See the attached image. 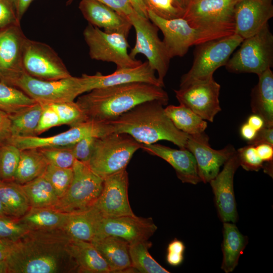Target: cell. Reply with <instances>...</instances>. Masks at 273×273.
I'll return each instance as SVG.
<instances>
[{
  "instance_id": "6da1fadb",
  "label": "cell",
  "mask_w": 273,
  "mask_h": 273,
  "mask_svg": "<svg viewBox=\"0 0 273 273\" xmlns=\"http://www.w3.org/2000/svg\"><path fill=\"white\" fill-rule=\"evenodd\" d=\"M63 229L30 230L13 243L6 259L9 273L78 272Z\"/></svg>"
},
{
  "instance_id": "7a4b0ae2",
  "label": "cell",
  "mask_w": 273,
  "mask_h": 273,
  "mask_svg": "<svg viewBox=\"0 0 273 273\" xmlns=\"http://www.w3.org/2000/svg\"><path fill=\"white\" fill-rule=\"evenodd\" d=\"M168 100L162 87L135 82L93 89L79 96L76 102L87 120L107 122L142 103L158 101L166 105Z\"/></svg>"
},
{
  "instance_id": "3957f363",
  "label": "cell",
  "mask_w": 273,
  "mask_h": 273,
  "mask_svg": "<svg viewBox=\"0 0 273 273\" xmlns=\"http://www.w3.org/2000/svg\"><path fill=\"white\" fill-rule=\"evenodd\" d=\"M158 101L142 103L118 118L107 122L114 132L126 133L141 144L165 140L180 149L186 148L189 134L178 129Z\"/></svg>"
},
{
  "instance_id": "277c9868",
  "label": "cell",
  "mask_w": 273,
  "mask_h": 273,
  "mask_svg": "<svg viewBox=\"0 0 273 273\" xmlns=\"http://www.w3.org/2000/svg\"><path fill=\"white\" fill-rule=\"evenodd\" d=\"M148 19L162 32L163 41L171 59L183 57L193 46L234 33L232 31L195 27L183 18L166 20L150 11H147Z\"/></svg>"
},
{
  "instance_id": "5b68a950",
  "label": "cell",
  "mask_w": 273,
  "mask_h": 273,
  "mask_svg": "<svg viewBox=\"0 0 273 273\" xmlns=\"http://www.w3.org/2000/svg\"><path fill=\"white\" fill-rule=\"evenodd\" d=\"M141 145L124 133L113 132L97 138L88 165L94 172L104 179L126 169Z\"/></svg>"
},
{
  "instance_id": "8992f818",
  "label": "cell",
  "mask_w": 273,
  "mask_h": 273,
  "mask_svg": "<svg viewBox=\"0 0 273 273\" xmlns=\"http://www.w3.org/2000/svg\"><path fill=\"white\" fill-rule=\"evenodd\" d=\"M243 39L234 33L196 46L192 66L181 76L179 87L213 76L214 72L218 68L226 65L231 55Z\"/></svg>"
},
{
  "instance_id": "52a82bcc",
  "label": "cell",
  "mask_w": 273,
  "mask_h": 273,
  "mask_svg": "<svg viewBox=\"0 0 273 273\" xmlns=\"http://www.w3.org/2000/svg\"><path fill=\"white\" fill-rule=\"evenodd\" d=\"M224 66L232 73L258 76L273 65V35L268 23L254 35L243 39Z\"/></svg>"
},
{
  "instance_id": "ba28073f",
  "label": "cell",
  "mask_w": 273,
  "mask_h": 273,
  "mask_svg": "<svg viewBox=\"0 0 273 273\" xmlns=\"http://www.w3.org/2000/svg\"><path fill=\"white\" fill-rule=\"evenodd\" d=\"M16 87L36 102L52 104L74 101L82 94L88 92L86 78L81 77H69L56 80H43L24 73L13 83Z\"/></svg>"
},
{
  "instance_id": "9c48e42d",
  "label": "cell",
  "mask_w": 273,
  "mask_h": 273,
  "mask_svg": "<svg viewBox=\"0 0 273 273\" xmlns=\"http://www.w3.org/2000/svg\"><path fill=\"white\" fill-rule=\"evenodd\" d=\"M73 177L68 189L53 208L64 213L79 212L94 206L102 192L104 179L97 174L88 163L75 160Z\"/></svg>"
},
{
  "instance_id": "30bf717a",
  "label": "cell",
  "mask_w": 273,
  "mask_h": 273,
  "mask_svg": "<svg viewBox=\"0 0 273 273\" xmlns=\"http://www.w3.org/2000/svg\"><path fill=\"white\" fill-rule=\"evenodd\" d=\"M129 21L136 35L135 45L129 53L130 57L135 59L139 54L144 55L151 67L157 72L159 81L164 85V78L171 58L163 40L159 37L158 28L148 18L136 12L130 17Z\"/></svg>"
},
{
  "instance_id": "8fae6325",
  "label": "cell",
  "mask_w": 273,
  "mask_h": 273,
  "mask_svg": "<svg viewBox=\"0 0 273 273\" xmlns=\"http://www.w3.org/2000/svg\"><path fill=\"white\" fill-rule=\"evenodd\" d=\"M83 35L93 60L113 63L117 69L135 67L142 63L130 57L127 37L121 33L107 32L88 23Z\"/></svg>"
},
{
  "instance_id": "7c38bea8",
  "label": "cell",
  "mask_w": 273,
  "mask_h": 273,
  "mask_svg": "<svg viewBox=\"0 0 273 273\" xmlns=\"http://www.w3.org/2000/svg\"><path fill=\"white\" fill-rule=\"evenodd\" d=\"M22 63L25 73L43 80H56L71 76L56 52L47 43L26 37Z\"/></svg>"
},
{
  "instance_id": "4fadbf2b",
  "label": "cell",
  "mask_w": 273,
  "mask_h": 273,
  "mask_svg": "<svg viewBox=\"0 0 273 273\" xmlns=\"http://www.w3.org/2000/svg\"><path fill=\"white\" fill-rule=\"evenodd\" d=\"M113 132L112 126L108 122L87 120L70 127L68 130L53 136L11 137L8 142L21 150L31 148L67 147L74 145L86 136L100 138Z\"/></svg>"
},
{
  "instance_id": "5bb4252c",
  "label": "cell",
  "mask_w": 273,
  "mask_h": 273,
  "mask_svg": "<svg viewBox=\"0 0 273 273\" xmlns=\"http://www.w3.org/2000/svg\"><path fill=\"white\" fill-rule=\"evenodd\" d=\"M239 0H193L183 18L195 27L235 32L234 12Z\"/></svg>"
},
{
  "instance_id": "9a60e30c",
  "label": "cell",
  "mask_w": 273,
  "mask_h": 273,
  "mask_svg": "<svg viewBox=\"0 0 273 273\" xmlns=\"http://www.w3.org/2000/svg\"><path fill=\"white\" fill-rule=\"evenodd\" d=\"M220 85L213 76L195 81L174 90L180 104L188 107L205 120L213 122L221 111L219 96Z\"/></svg>"
},
{
  "instance_id": "2e32d148",
  "label": "cell",
  "mask_w": 273,
  "mask_h": 273,
  "mask_svg": "<svg viewBox=\"0 0 273 273\" xmlns=\"http://www.w3.org/2000/svg\"><path fill=\"white\" fill-rule=\"evenodd\" d=\"M209 138L204 132L189 135L186 149L194 155L201 181L209 183L219 172L220 167L234 154L236 150L228 145L220 150L210 147Z\"/></svg>"
},
{
  "instance_id": "e0dca14e",
  "label": "cell",
  "mask_w": 273,
  "mask_h": 273,
  "mask_svg": "<svg viewBox=\"0 0 273 273\" xmlns=\"http://www.w3.org/2000/svg\"><path fill=\"white\" fill-rule=\"evenodd\" d=\"M26 37L20 24L0 29V82L12 86L25 73L22 53Z\"/></svg>"
},
{
  "instance_id": "ac0fdd59",
  "label": "cell",
  "mask_w": 273,
  "mask_h": 273,
  "mask_svg": "<svg viewBox=\"0 0 273 273\" xmlns=\"http://www.w3.org/2000/svg\"><path fill=\"white\" fill-rule=\"evenodd\" d=\"M128 175L126 169L105 177L94 206L103 218L134 214L128 196Z\"/></svg>"
},
{
  "instance_id": "d6986e66",
  "label": "cell",
  "mask_w": 273,
  "mask_h": 273,
  "mask_svg": "<svg viewBox=\"0 0 273 273\" xmlns=\"http://www.w3.org/2000/svg\"><path fill=\"white\" fill-rule=\"evenodd\" d=\"M240 166L237 151L224 164L222 170L211 180L218 216L222 222L236 223L238 219L234 191V177Z\"/></svg>"
},
{
  "instance_id": "ffe728a7",
  "label": "cell",
  "mask_w": 273,
  "mask_h": 273,
  "mask_svg": "<svg viewBox=\"0 0 273 273\" xmlns=\"http://www.w3.org/2000/svg\"><path fill=\"white\" fill-rule=\"evenodd\" d=\"M157 229L152 218L139 217L135 214L103 218L100 222L95 240L107 236H114L131 244L149 240Z\"/></svg>"
},
{
  "instance_id": "44dd1931",
  "label": "cell",
  "mask_w": 273,
  "mask_h": 273,
  "mask_svg": "<svg viewBox=\"0 0 273 273\" xmlns=\"http://www.w3.org/2000/svg\"><path fill=\"white\" fill-rule=\"evenodd\" d=\"M272 17V0H239L234 12L235 33L243 39L252 36Z\"/></svg>"
},
{
  "instance_id": "7402d4cb",
  "label": "cell",
  "mask_w": 273,
  "mask_h": 273,
  "mask_svg": "<svg viewBox=\"0 0 273 273\" xmlns=\"http://www.w3.org/2000/svg\"><path fill=\"white\" fill-rule=\"evenodd\" d=\"M84 74L88 92L96 88L135 82L164 86L155 76V71L147 61L135 67L116 69L113 73L108 75H103L100 72L92 75Z\"/></svg>"
},
{
  "instance_id": "603a6c76",
  "label": "cell",
  "mask_w": 273,
  "mask_h": 273,
  "mask_svg": "<svg viewBox=\"0 0 273 273\" xmlns=\"http://www.w3.org/2000/svg\"><path fill=\"white\" fill-rule=\"evenodd\" d=\"M141 148L168 162L183 183L196 185L201 181L195 158L186 148L175 149L155 143L142 144Z\"/></svg>"
},
{
  "instance_id": "cb8c5ba5",
  "label": "cell",
  "mask_w": 273,
  "mask_h": 273,
  "mask_svg": "<svg viewBox=\"0 0 273 273\" xmlns=\"http://www.w3.org/2000/svg\"><path fill=\"white\" fill-rule=\"evenodd\" d=\"M78 8L88 23L107 32H117L128 37L130 21L97 0H81Z\"/></svg>"
},
{
  "instance_id": "d4e9b609",
  "label": "cell",
  "mask_w": 273,
  "mask_h": 273,
  "mask_svg": "<svg viewBox=\"0 0 273 273\" xmlns=\"http://www.w3.org/2000/svg\"><path fill=\"white\" fill-rule=\"evenodd\" d=\"M110 266L112 272H132L129 243L114 236H107L91 242Z\"/></svg>"
},
{
  "instance_id": "484cf974",
  "label": "cell",
  "mask_w": 273,
  "mask_h": 273,
  "mask_svg": "<svg viewBox=\"0 0 273 273\" xmlns=\"http://www.w3.org/2000/svg\"><path fill=\"white\" fill-rule=\"evenodd\" d=\"M103 218L93 206L83 211L68 213L63 229L73 239L91 242L97 238Z\"/></svg>"
},
{
  "instance_id": "4316f807",
  "label": "cell",
  "mask_w": 273,
  "mask_h": 273,
  "mask_svg": "<svg viewBox=\"0 0 273 273\" xmlns=\"http://www.w3.org/2000/svg\"><path fill=\"white\" fill-rule=\"evenodd\" d=\"M258 76L251 94V110L263 118L264 126L273 127V73L268 68Z\"/></svg>"
},
{
  "instance_id": "83f0119b",
  "label": "cell",
  "mask_w": 273,
  "mask_h": 273,
  "mask_svg": "<svg viewBox=\"0 0 273 273\" xmlns=\"http://www.w3.org/2000/svg\"><path fill=\"white\" fill-rule=\"evenodd\" d=\"M69 249L77 265L78 272H112L107 262L91 242L71 238Z\"/></svg>"
},
{
  "instance_id": "f1b7e54d",
  "label": "cell",
  "mask_w": 273,
  "mask_h": 273,
  "mask_svg": "<svg viewBox=\"0 0 273 273\" xmlns=\"http://www.w3.org/2000/svg\"><path fill=\"white\" fill-rule=\"evenodd\" d=\"M222 234L223 257L221 268L225 273H229L237 266L240 256L243 253L248 239L233 222H223Z\"/></svg>"
},
{
  "instance_id": "f546056e",
  "label": "cell",
  "mask_w": 273,
  "mask_h": 273,
  "mask_svg": "<svg viewBox=\"0 0 273 273\" xmlns=\"http://www.w3.org/2000/svg\"><path fill=\"white\" fill-rule=\"evenodd\" d=\"M49 162L38 149L21 150L14 181L23 185L42 175Z\"/></svg>"
},
{
  "instance_id": "4dcf8cb0",
  "label": "cell",
  "mask_w": 273,
  "mask_h": 273,
  "mask_svg": "<svg viewBox=\"0 0 273 273\" xmlns=\"http://www.w3.org/2000/svg\"><path fill=\"white\" fill-rule=\"evenodd\" d=\"M0 200L7 215L20 218L30 206L22 185L15 181L0 180Z\"/></svg>"
},
{
  "instance_id": "1f68e13d",
  "label": "cell",
  "mask_w": 273,
  "mask_h": 273,
  "mask_svg": "<svg viewBox=\"0 0 273 273\" xmlns=\"http://www.w3.org/2000/svg\"><path fill=\"white\" fill-rule=\"evenodd\" d=\"M68 214L53 208L30 207L20 218L29 230L63 229Z\"/></svg>"
},
{
  "instance_id": "d6a6232c",
  "label": "cell",
  "mask_w": 273,
  "mask_h": 273,
  "mask_svg": "<svg viewBox=\"0 0 273 273\" xmlns=\"http://www.w3.org/2000/svg\"><path fill=\"white\" fill-rule=\"evenodd\" d=\"M21 185L30 207L53 208L59 200L54 188L43 174Z\"/></svg>"
},
{
  "instance_id": "836d02e7",
  "label": "cell",
  "mask_w": 273,
  "mask_h": 273,
  "mask_svg": "<svg viewBox=\"0 0 273 273\" xmlns=\"http://www.w3.org/2000/svg\"><path fill=\"white\" fill-rule=\"evenodd\" d=\"M164 111L174 125L188 134L204 132L207 127L205 120L182 104L169 105L164 108Z\"/></svg>"
},
{
  "instance_id": "e575fe53",
  "label": "cell",
  "mask_w": 273,
  "mask_h": 273,
  "mask_svg": "<svg viewBox=\"0 0 273 273\" xmlns=\"http://www.w3.org/2000/svg\"><path fill=\"white\" fill-rule=\"evenodd\" d=\"M43 109L42 104L36 102L17 113L9 115L12 137L36 136L35 131Z\"/></svg>"
},
{
  "instance_id": "d590c367",
  "label": "cell",
  "mask_w": 273,
  "mask_h": 273,
  "mask_svg": "<svg viewBox=\"0 0 273 273\" xmlns=\"http://www.w3.org/2000/svg\"><path fill=\"white\" fill-rule=\"evenodd\" d=\"M152 246L149 240L129 244V253L132 267L143 273H169L150 255L148 249Z\"/></svg>"
},
{
  "instance_id": "8d00e7d4",
  "label": "cell",
  "mask_w": 273,
  "mask_h": 273,
  "mask_svg": "<svg viewBox=\"0 0 273 273\" xmlns=\"http://www.w3.org/2000/svg\"><path fill=\"white\" fill-rule=\"evenodd\" d=\"M36 102L20 89L0 82L1 111L13 114Z\"/></svg>"
},
{
  "instance_id": "74e56055",
  "label": "cell",
  "mask_w": 273,
  "mask_h": 273,
  "mask_svg": "<svg viewBox=\"0 0 273 273\" xmlns=\"http://www.w3.org/2000/svg\"><path fill=\"white\" fill-rule=\"evenodd\" d=\"M20 154L21 150L8 142L0 145V180L14 181Z\"/></svg>"
},
{
  "instance_id": "f35d334b",
  "label": "cell",
  "mask_w": 273,
  "mask_h": 273,
  "mask_svg": "<svg viewBox=\"0 0 273 273\" xmlns=\"http://www.w3.org/2000/svg\"><path fill=\"white\" fill-rule=\"evenodd\" d=\"M50 104L56 111L61 125L73 127L87 120L85 113L74 101Z\"/></svg>"
},
{
  "instance_id": "ab89813d",
  "label": "cell",
  "mask_w": 273,
  "mask_h": 273,
  "mask_svg": "<svg viewBox=\"0 0 273 273\" xmlns=\"http://www.w3.org/2000/svg\"><path fill=\"white\" fill-rule=\"evenodd\" d=\"M43 175L50 183L59 198L62 197L68 189L73 177L72 168H61L49 164Z\"/></svg>"
},
{
  "instance_id": "60d3db41",
  "label": "cell",
  "mask_w": 273,
  "mask_h": 273,
  "mask_svg": "<svg viewBox=\"0 0 273 273\" xmlns=\"http://www.w3.org/2000/svg\"><path fill=\"white\" fill-rule=\"evenodd\" d=\"M49 164L61 168H72L76 160L73 146L39 148Z\"/></svg>"
},
{
  "instance_id": "b9f144b4",
  "label": "cell",
  "mask_w": 273,
  "mask_h": 273,
  "mask_svg": "<svg viewBox=\"0 0 273 273\" xmlns=\"http://www.w3.org/2000/svg\"><path fill=\"white\" fill-rule=\"evenodd\" d=\"M147 11L166 20L183 18L185 12L180 9L174 0H143Z\"/></svg>"
},
{
  "instance_id": "7bdbcfd3",
  "label": "cell",
  "mask_w": 273,
  "mask_h": 273,
  "mask_svg": "<svg viewBox=\"0 0 273 273\" xmlns=\"http://www.w3.org/2000/svg\"><path fill=\"white\" fill-rule=\"evenodd\" d=\"M29 231L20 218L0 216V239L15 242Z\"/></svg>"
},
{
  "instance_id": "ee69618b",
  "label": "cell",
  "mask_w": 273,
  "mask_h": 273,
  "mask_svg": "<svg viewBox=\"0 0 273 273\" xmlns=\"http://www.w3.org/2000/svg\"><path fill=\"white\" fill-rule=\"evenodd\" d=\"M237 151L240 166L247 171H259L262 168L263 162L259 157L255 146L247 144Z\"/></svg>"
},
{
  "instance_id": "f6af8a7d",
  "label": "cell",
  "mask_w": 273,
  "mask_h": 273,
  "mask_svg": "<svg viewBox=\"0 0 273 273\" xmlns=\"http://www.w3.org/2000/svg\"><path fill=\"white\" fill-rule=\"evenodd\" d=\"M43 105V111L35 131L36 136L52 127L61 125L59 117L52 106L50 104Z\"/></svg>"
},
{
  "instance_id": "bcb514c9",
  "label": "cell",
  "mask_w": 273,
  "mask_h": 273,
  "mask_svg": "<svg viewBox=\"0 0 273 273\" xmlns=\"http://www.w3.org/2000/svg\"><path fill=\"white\" fill-rule=\"evenodd\" d=\"M20 22L13 0H0V29Z\"/></svg>"
},
{
  "instance_id": "7dc6e473",
  "label": "cell",
  "mask_w": 273,
  "mask_h": 273,
  "mask_svg": "<svg viewBox=\"0 0 273 273\" xmlns=\"http://www.w3.org/2000/svg\"><path fill=\"white\" fill-rule=\"evenodd\" d=\"M96 137L88 136L81 139L73 145L76 160L88 163L92 154Z\"/></svg>"
},
{
  "instance_id": "c3c4849f",
  "label": "cell",
  "mask_w": 273,
  "mask_h": 273,
  "mask_svg": "<svg viewBox=\"0 0 273 273\" xmlns=\"http://www.w3.org/2000/svg\"><path fill=\"white\" fill-rule=\"evenodd\" d=\"M73 0H69L70 4ZM111 8L119 15L129 20L130 17L136 13L129 0H97ZM137 13V12H136Z\"/></svg>"
},
{
  "instance_id": "681fc988",
  "label": "cell",
  "mask_w": 273,
  "mask_h": 273,
  "mask_svg": "<svg viewBox=\"0 0 273 273\" xmlns=\"http://www.w3.org/2000/svg\"><path fill=\"white\" fill-rule=\"evenodd\" d=\"M12 137L11 120L9 115L0 111V145Z\"/></svg>"
},
{
  "instance_id": "f907efd6",
  "label": "cell",
  "mask_w": 273,
  "mask_h": 273,
  "mask_svg": "<svg viewBox=\"0 0 273 273\" xmlns=\"http://www.w3.org/2000/svg\"><path fill=\"white\" fill-rule=\"evenodd\" d=\"M261 144H267L273 146V127H263L257 131L255 138L247 144L256 146Z\"/></svg>"
},
{
  "instance_id": "816d5d0a",
  "label": "cell",
  "mask_w": 273,
  "mask_h": 273,
  "mask_svg": "<svg viewBox=\"0 0 273 273\" xmlns=\"http://www.w3.org/2000/svg\"><path fill=\"white\" fill-rule=\"evenodd\" d=\"M255 146L259 157L263 162L273 161V146L261 144Z\"/></svg>"
},
{
  "instance_id": "f5cc1de1",
  "label": "cell",
  "mask_w": 273,
  "mask_h": 273,
  "mask_svg": "<svg viewBox=\"0 0 273 273\" xmlns=\"http://www.w3.org/2000/svg\"><path fill=\"white\" fill-rule=\"evenodd\" d=\"M33 1L34 0H13L17 17L20 21Z\"/></svg>"
},
{
  "instance_id": "db71d44e",
  "label": "cell",
  "mask_w": 273,
  "mask_h": 273,
  "mask_svg": "<svg viewBox=\"0 0 273 273\" xmlns=\"http://www.w3.org/2000/svg\"><path fill=\"white\" fill-rule=\"evenodd\" d=\"M240 131L242 138L247 143L252 141L257 133V131L247 122L242 125Z\"/></svg>"
},
{
  "instance_id": "11a10c76",
  "label": "cell",
  "mask_w": 273,
  "mask_h": 273,
  "mask_svg": "<svg viewBox=\"0 0 273 273\" xmlns=\"http://www.w3.org/2000/svg\"><path fill=\"white\" fill-rule=\"evenodd\" d=\"M185 246L184 243L176 238L172 240L168 245L167 252L176 254H184Z\"/></svg>"
},
{
  "instance_id": "9f6ffc18",
  "label": "cell",
  "mask_w": 273,
  "mask_h": 273,
  "mask_svg": "<svg viewBox=\"0 0 273 273\" xmlns=\"http://www.w3.org/2000/svg\"><path fill=\"white\" fill-rule=\"evenodd\" d=\"M247 123L257 131L264 127V121L263 118L256 114L250 115L247 119Z\"/></svg>"
},
{
  "instance_id": "6f0895ef",
  "label": "cell",
  "mask_w": 273,
  "mask_h": 273,
  "mask_svg": "<svg viewBox=\"0 0 273 273\" xmlns=\"http://www.w3.org/2000/svg\"><path fill=\"white\" fill-rule=\"evenodd\" d=\"M14 242L0 239V260L6 259L7 258L11 251Z\"/></svg>"
},
{
  "instance_id": "680465c9",
  "label": "cell",
  "mask_w": 273,
  "mask_h": 273,
  "mask_svg": "<svg viewBox=\"0 0 273 273\" xmlns=\"http://www.w3.org/2000/svg\"><path fill=\"white\" fill-rule=\"evenodd\" d=\"M184 260V254L167 252L166 261L170 265L178 266Z\"/></svg>"
},
{
  "instance_id": "91938a15",
  "label": "cell",
  "mask_w": 273,
  "mask_h": 273,
  "mask_svg": "<svg viewBox=\"0 0 273 273\" xmlns=\"http://www.w3.org/2000/svg\"><path fill=\"white\" fill-rule=\"evenodd\" d=\"M135 11L141 16L148 18L146 7L143 0H129Z\"/></svg>"
},
{
  "instance_id": "94428289",
  "label": "cell",
  "mask_w": 273,
  "mask_h": 273,
  "mask_svg": "<svg viewBox=\"0 0 273 273\" xmlns=\"http://www.w3.org/2000/svg\"><path fill=\"white\" fill-rule=\"evenodd\" d=\"M177 6L186 12L193 0H174Z\"/></svg>"
},
{
  "instance_id": "6125c7cd",
  "label": "cell",
  "mask_w": 273,
  "mask_h": 273,
  "mask_svg": "<svg viewBox=\"0 0 273 273\" xmlns=\"http://www.w3.org/2000/svg\"><path fill=\"white\" fill-rule=\"evenodd\" d=\"M262 168L265 173L272 177V161L263 162Z\"/></svg>"
},
{
  "instance_id": "be15d7a7",
  "label": "cell",
  "mask_w": 273,
  "mask_h": 273,
  "mask_svg": "<svg viewBox=\"0 0 273 273\" xmlns=\"http://www.w3.org/2000/svg\"><path fill=\"white\" fill-rule=\"evenodd\" d=\"M0 273H9V268L6 259L0 260Z\"/></svg>"
},
{
  "instance_id": "e7e4bbea",
  "label": "cell",
  "mask_w": 273,
  "mask_h": 273,
  "mask_svg": "<svg viewBox=\"0 0 273 273\" xmlns=\"http://www.w3.org/2000/svg\"><path fill=\"white\" fill-rule=\"evenodd\" d=\"M3 215H7L5 213L3 205L0 200V216H3Z\"/></svg>"
}]
</instances>
